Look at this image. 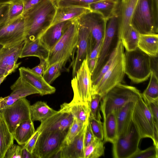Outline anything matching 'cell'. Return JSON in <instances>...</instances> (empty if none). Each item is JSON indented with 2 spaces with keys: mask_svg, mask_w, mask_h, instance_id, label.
Returning <instances> with one entry per match:
<instances>
[{
  "mask_svg": "<svg viewBox=\"0 0 158 158\" xmlns=\"http://www.w3.org/2000/svg\"><path fill=\"white\" fill-rule=\"evenodd\" d=\"M139 0H119V5L118 40L121 38L131 24V21Z\"/></svg>",
  "mask_w": 158,
  "mask_h": 158,
  "instance_id": "22",
  "label": "cell"
},
{
  "mask_svg": "<svg viewBox=\"0 0 158 158\" xmlns=\"http://www.w3.org/2000/svg\"><path fill=\"white\" fill-rule=\"evenodd\" d=\"M24 9V3L21 0H16L10 4L7 21L12 20L22 15Z\"/></svg>",
  "mask_w": 158,
  "mask_h": 158,
  "instance_id": "39",
  "label": "cell"
},
{
  "mask_svg": "<svg viewBox=\"0 0 158 158\" xmlns=\"http://www.w3.org/2000/svg\"><path fill=\"white\" fill-rule=\"evenodd\" d=\"M16 0H0V5L4 4H10Z\"/></svg>",
  "mask_w": 158,
  "mask_h": 158,
  "instance_id": "54",
  "label": "cell"
},
{
  "mask_svg": "<svg viewBox=\"0 0 158 158\" xmlns=\"http://www.w3.org/2000/svg\"><path fill=\"white\" fill-rule=\"evenodd\" d=\"M158 148L154 145L144 150L139 149L130 158H158Z\"/></svg>",
  "mask_w": 158,
  "mask_h": 158,
  "instance_id": "42",
  "label": "cell"
},
{
  "mask_svg": "<svg viewBox=\"0 0 158 158\" xmlns=\"http://www.w3.org/2000/svg\"><path fill=\"white\" fill-rule=\"evenodd\" d=\"M104 142L97 138L85 148V158H98L104 155Z\"/></svg>",
  "mask_w": 158,
  "mask_h": 158,
  "instance_id": "34",
  "label": "cell"
},
{
  "mask_svg": "<svg viewBox=\"0 0 158 158\" xmlns=\"http://www.w3.org/2000/svg\"><path fill=\"white\" fill-rule=\"evenodd\" d=\"M25 40L18 44L10 47L0 44V68L9 75L14 72L21 64L17 63L20 56Z\"/></svg>",
  "mask_w": 158,
  "mask_h": 158,
  "instance_id": "17",
  "label": "cell"
},
{
  "mask_svg": "<svg viewBox=\"0 0 158 158\" xmlns=\"http://www.w3.org/2000/svg\"><path fill=\"white\" fill-rule=\"evenodd\" d=\"M84 124L76 118H73V121L65 136L63 146L68 145L73 141L81 130Z\"/></svg>",
  "mask_w": 158,
  "mask_h": 158,
  "instance_id": "38",
  "label": "cell"
},
{
  "mask_svg": "<svg viewBox=\"0 0 158 158\" xmlns=\"http://www.w3.org/2000/svg\"><path fill=\"white\" fill-rule=\"evenodd\" d=\"M136 101H130L115 111L117 122V137L127 130L131 122Z\"/></svg>",
  "mask_w": 158,
  "mask_h": 158,
  "instance_id": "25",
  "label": "cell"
},
{
  "mask_svg": "<svg viewBox=\"0 0 158 158\" xmlns=\"http://www.w3.org/2000/svg\"><path fill=\"white\" fill-rule=\"evenodd\" d=\"M73 92L72 100L83 102H89L91 96V75L85 60L71 81Z\"/></svg>",
  "mask_w": 158,
  "mask_h": 158,
  "instance_id": "11",
  "label": "cell"
},
{
  "mask_svg": "<svg viewBox=\"0 0 158 158\" xmlns=\"http://www.w3.org/2000/svg\"><path fill=\"white\" fill-rule=\"evenodd\" d=\"M120 0L121 1L123 2V1H126V0Z\"/></svg>",
  "mask_w": 158,
  "mask_h": 158,
  "instance_id": "57",
  "label": "cell"
},
{
  "mask_svg": "<svg viewBox=\"0 0 158 158\" xmlns=\"http://www.w3.org/2000/svg\"><path fill=\"white\" fill-rule=\"evenodd\" d=\"M102 0H56L58 7L78 6L89 8L90 4Z\"/></svg>",
  "mask_w": 158,
  "mask_h": 158,
  "instance_id": "40",
  "label": "cell"
},
{
  "mask_svg": "<svg viewBox=\"0 0 158 158\" xmlns=\"http://www.w3.org/2000/svg\"><path fill=\"white\" fill-rule=\"evenodd\" d=\"M22 146L12 144L6 150L4 158H21Z\"/></svg>",
  "mask_w": 158,
  "mask_h": 158,
  "instance_id": "44",
  "label": "cell"
},
{
  "mask_svg": "<svg viewBox=\"0 0 158 158\" xmlns=\"http://www.w3.org/2000/svg\"><path fill=\"white\" fill-rule=\"evenodd\" d=\"M73 118L70 113L60 110L41 122L36 130L44 131H59L67 132Z\"/></svg>",
  "mask_w": 158,
  "mask_h": 158,
  "instance_id": "16",
  "label": "cell"
},
{
  "mask_svg": "<svg viewBox=\"0 0 158 158\" xmlns=\"http://www.w3.org/2000/svg\"><path fill=\"white\" fill-rule=\"evenodd\" d=\"M125 72L133 82L139 83L146 81L152 72L151 58L138 48L124 52Z\"/></svg>",
  "mask_w": 158,
  "mask_h": 158,
  "instance_id": "3",
  "label": "cell"
},
{
  "mask_svg": "<svg viewBox=\"0 0 158 158\" xmlns=\"http://www.w3.org/2000/svg\"><path fill=\"white\" fill-rule=\"evenodd\" d=\"M9 9V4L0 5V26L7 21Z\"/></svg>",
  "mask_w": 158,
  "mask_h": 158,
  "instance_id": "46",
  "label": "cell"
},
{
  "mask_svg": "<svg viewBox=\"0 0 158 158\" xmlns=\"http://www.w3.org/2000/svg\"><path fill=\"white\" fill-rule=\"evenodd\" d=\"M102 99L99 95L97 94L92 95L91 99L89 102L90 109L89 116L92 117L96 118L99 103Z\"/></svg>",
  "mask_w": 158,
  "mask_h": 158,
  "instance_id": "43",
  "label": "cell"
},
{
  "mask_svg": "<svg viewBox=\"0 0 158 158\" xmlns=\"http://www.w3.org/2000/svg\"><path fill=\"white\" fill-rule=\"evenodd\" d=\"M67 61L62 60L55 62L49 66L42 76L48 84L51 85L61 74L63 67Z\"/></svg>",
  "mask_w": 158,
  "mask_h": 158,
  "instance_id": "35",
  "label": "cell"
},
{
  "mask_svg": "<svg viewBox=\"0 0 158 158\" xmlns=\"http://www.w3.org/2000/svg\"><path fill=\"white\" fill-rule=\"evenodd\" d=\"M67 133L59 131L41 132L32 153L34 158H53L63 146Z\"/></svg>",
  "mask_w": 158,
  "mask_h": 158,
  "instance_id": "7",
  "label": "cell"
},
{
  "mask_svg": "<svg viewBox=\"0 0 158 158\" xmlns=\"http://www.w3.org/2000/svg\"><path fill=\"white\" fill-rule=\"evenodd\" d=\"M60 110L70 113L83 124L89 121L90 115L89 102H83L72 100L60 106Z\"/></svg>",
  "mask_w": 158,
  "mask_h": 158,
  "instance_id": "23",
  "label": "cell"
},
{
  "mask_svg": "<svg viewBox=\"0 0 158 158\" xmlns=\"http://www.w3.org/2000/svg\"><path fill=\"white\" fill-rule=\"evenodd\" d=\"M30 106L29 101L23 98L10 105L0 108V112L12 134L21 122L31 119Z\"/></svg>",
  "mask_w": 158,
  "mask_h": 158,
  "instance_id": "12",
  "label": "cell"
},
{
  "mask_svg": "<svg viewBox=\"0 0 158 158\" xmlns=\"http://www.w3.org/2000/svg\"><path fill=\"white\" fill-rule=\"evenodd\" d=\"M116 54L112 64L98 83L91 89V95L103 97L110 89L121 83L125 74L124 48L118 40L116 45Z\"/></svg>",
  "mask_w": 158,
  "mask_h": 158,
  "instance_id": "2",
  "label": "cell"
},
{
  "mask_svg": "<svg viewBox=\"0 0 158 158\" xmlns=\"http://www.w3.org/2000/svg\"><path fill=\"white\" fill-rule=\"evenodd\" d=\"M20 58L34 56L47 60L49 50L39 38L33 40H25Z\"/></svg>",
  "mask_w": 158,
  "mask_h": 158,
  "instance_id": "24",
  "label": "cell"
},
{
  "mask_svg": "<svg viewBox=\"0 0 158 158\" xmlns=\"http://www.w3.org/2000/svg\"><path fill=\"white\" fill-rule=\"evenodd\" d=\"M90 11L89 8L81 7H57L55 16L51 25L64 21L73 20Z\"/></svg>",
  "mask_w": 158,
  "mask_h": 158,
  "instance_id": "26",
  "label": "cell"
},
{
  "mask_svg": "<svg viewBox=\"0 0 158 158\" xmlns=\"http://www.w3.org/2000/svg\"><path fill=\"white\" fill-rule=\"evenodd\" d=\"M93 47L92 36L90 30L88 28L78 24L77 50L75 57L71 64L73 77L75 76L83 61L87 59Z\"/></svg>",
  "mask_w": 158,
  "mask_h": 158,
  "instance_id": "14",
  "label": "cell"
},
{
  "mask_svg": "<svg viewBox=\"0 0 158 158\" xmlns=\"http://www.w3.org/2000/svg\"><path fill=\"white\" fill-rule=\"evenodd\" d=\"M150 1L154 19L158 24V0H150Z\"/></svg>",
  "mask_w": 158,
  "mask_h": 158,
  "instance_id": "49",
  "label": "cell"
},
{
  "mask_svg": "<svg viewBox=\"0 0 158 158\" xmlns=\"http://www.w3.org/2000/svg\"><path fill=\"white\" fill-rule=\"evenodd\" d=\"M150 77L148 85L142 94L151 98L158 99V79L157 73L152 70Z\"/></svg>",
  "mask_w": 158,
  "mask_h": 158,
  "instance_id": "36",
  "label": "cell"
},
{
  "mask_svg": "<svg viewBox=\"0 0 158 158\" xmlns=\"http://www.w3.org/2000/svg\"><path fill=\"white\" fill-rule=\"evenodd\" d=\"M20 76L35 88L41 96L55 93L56 88L48 84L42 76L34 72L28 68L22 67L19 69Z\"/></svg>",
  "mask_w": 158,
  "mask_h": 158,
  "instance_id": "20",
  "label": "cell"
},
{
  "mask_svg": "<svg viewBox=\"0 0 158 158\" xmlns=\"http://www.w3.org/2000/svg\"><path fill=\"white\" fill-rule=\"evenodd\" d=\"M57 8L56 0H42L23 14L25 40L39 38L51 25Z\"/></svg>",
  "mask_w": 158,
  "mask_h": 158,
  "instance_id": "1",
  "label": "cell"
},
{
  "mask_svg": "<svg viewBox=\"0 0 158 158\" xmlns=\"http://www.w3.org/2000/svg\"><path fill=\"white\" fill-rule=\"evenodd\" d=\"M102 43V41L100 43L96 44L94 45L89 54L87 59L98 58Z\"/></svg>",
  "mask_w": 158,
  "mask_h": 158,
  "instance_id": "51",
  "label": "cell"
},
{
  "mask_svg": "<svg viewBox=\"0 0 158 158\" xmlns=\"http://www.w3.org/2000/svg\"><path fill=\"white\" fill-rule=\"evenodd\" d=\"M24 3V9L23 15L39 3L42 0H21Z\"/></svg>",
  "mask_w": 158,
  "mask_h": 158,
  "instance_id": "50",
  "label": "cell"
},
{
  "mask_svg": "<svg viewBox=\"0 0 158 158\" xmlns=\"http://www.w3.org/2000/svg\"><path fill=\"white\" fill-rule=\"evenodd\" d=\"M101 114L98 109L96 118L89 117V122L95 137L103 140L104 138L103 123L101 121Z\"/></svg>",
  "mask_w": 158,
  "mask_h": 158,
  "instance_id": "37",
  "label": "cell"
},
{
  "mask_svg": "<svg viewBox=\"0 0 158 158\" xmlns=\"http://www.w3.org/2000/svg\"><path fill=\"white\" fill-rule=\"evenodd\" d=\"M141 96L152 115L156 127L158 128V99L150 98L142 93Z\"/></svg>",
  "mask_w": 158,
  "mask_h": 158,
  "instance_id": "41",
  "label": "cell"
},
{
  "mask_svg": "<svg viewBox=\"0 0 158 158\" xmlns=\"http://www.w3.org/2000/svg\"><path fill=\"white\" fill-rule=\"evenodd\" d=\"M77 20L79 24L90 30L94 47L102 42L105 32L106 19L101 15L90 11L77 18Z\"/></svg>",
  "mask_w": 158,
  "mask_h": 158,
  "instance_id": "15",
  "label": "cell"
},
{
  "mask_svg": "<svg viewBox=\"0 0 158 158\" xmlns=\"http://www.w3.org/2000/svg\"><path fill=\"white\" fill-rule=\"evenodd\" d=\"M12 90L9 95L0 98V108L10 105L18 100L30 95L39 94L34 87L20 76L11 86Z\"/></svg>",
  "mask_w": 158,
  "mask_h": 158,
  "instance_id": "18",
  "label": "cell"
},
{
  "mask_svg": "<svg viewBox=\"0 0 158 158\" xmlns=\"http://www.w3.org/2000/svg\"><path fill=\"white\" fill-rule=\"evenodd\" d=\"M139 33L131 24L121 40L126 51H131L138 48Z\"/></svg>",
  "mask_w": 158,
  "mask_h": 158,
  "instance_id": "33",
  "label": "cell"
},
{
  "mask_svg": "<svg viewBox=\"0 0 158 158\" xmlns=\"http://www.w3.org/2000/svg\"><path fill=\"white\" fill-rule=\"evenodd\" d=\"M131 25L140 34L158 33V24L154 19L150 0H139Z\"/></svg>",
  "mask_w": 158,
  "mask_h": 158,
  "instance_id": "9",
  "label": "cell"
},
{
  "mask_svg": "<svg viewBox=\"0 0 158 158\" xmlns=\"http://www.w3.org/2000/svg\"><path fill=\"white\" fill-rule=\"evenodd\" d=\"M96 138L91 129L89 122L87 126L84 137L85 148Z\"/></svg>",
  "mask_w": 158,
  "mask_h": 158,
  "instance_id": "47",
  "label": "cell"
},
{
  "mask_svg": "<svg viewBox=\"0 0 158 158\" xmlns=\"http://www.w3.org/2000/svg\"><path fill=\"white\" fill-rule=\"evenodd\" d=\"M74 20L64 21L51 25L39 38L50 51L64 35Z\"/></svg>",
  "mask_w": 158,
  "mask_h": 158,
  "instance_id": "21",
  "label": "cell"
},
{
  "mask_svg": "<svg viewBox=\"0 0 158 158\" xmlns=\"http://www.w3.org/2000/svg\"><path fill=\"white\" fill-rule=\"evenodd\" d=\"M7 76L8 75H4L0 78V85Z\"/></svg>",
  "mask_w": 158,
  "mask_h": 158,
  "instance_id": "56",
  "label": "cell"
},
{
  "mask_svg": "<svg viewBox=\"0 0 158 158\" xmlns=\"http://www.w3.org/2000/svg\"><path fill=\"white\" fill-rule=\"evenodd\" d=\"M40 133L39 131L36 130L28 141L25 144L22 145L23 147L32 154L37 139Z\"/></svg>",
  "mask_w": 158,
  "mask_h": 158,
  "instance_id": "45",
  "label": "cell"
},
{
  "mask_svg": "<svg viewBox=\"0 0 158 158\" xmlns=\"http://www.w3.org/2000/svg\"><path fill=\"white\" fill-rule=\"evenodd\" d=\"M25 40V27L23 15L0 26V45L12 46Z\"/></svg>",
  "mask_w": 158,
  "mask_h": 158,
  "instance_id": "13",
  "label": "cell"
},
{
  "mask_svg": "<svg viewBox=\"0 0 158 158\" xmlns=\"http://www.w3.org/2000/svg\"><path fill=\"white\" fill-rule=\"evenodd\" d=\"M138 48L151 57H157L158 34H140Z\"/></svg>",
  "mask_w": 158,
  "mask_h": 158,
  "instance_id": "27",
  "label": "cell"
},
{
  "mask_svg": "<svg viewBox=\"0 0 158 158\" xmlns=\"http://www.w3.org/2000/svg\"><path fill=\"white\" fill-rule=\"evenodd\" d=\"M104 143L110 142L112 144L117 138V122L115 111H113L103 118Z\"/></svg>",
  "mask_w": 158,
  "mask_h": 158,
  "instance_id": "28",
  "label": "cell"
},
{
  "mask_svg": "<svg viewBox=\"0 0 158 158\" xmlns=\"http://www.w3.org/2000/svg\"><path fill=\"white\" fill-rule=\"evenodd\" d=\"M40 64L31 69V70L36 73L42 76L44 72L48 67L47 60L43 59H40Z\"/></svg>",
  "mask_w": 158,
  "mask_h": 158,
  "instance_id": "48",
  "label": "cell"
},
{
  "mask_svg": "<svg viewBox=\"0 0 158 158\" xmlns=\"http://www.w3.org/2000/svg\"><path fill=\"white\" fill-rule=\"evenodd\" d=\"M115 13L106 20L104 36L98 62L91 75L94 79L106 63L115 48L118 40L119 10L118 7Z\"/></svg>",
  "mask_w": 158,
  "mask_h": 158,
  "instance_id": "6",
  "label": "cell"
},
{
  "mask_svg": "<svg viewBox=\"0 0 158 158\" xmlns=\"http://www.w3.org/2000/svg\"><path fill=\"white\" fill-rule=\"evenodd\" d=\"M141 139L132 120L127 130L118 136L113 144L112 154L114 158H130L139 148Z\"/></svg>",
  "mask_w": 158,
  "mask_h": 158,
  "instance_id": "8",
  "label": "cell"
},
{
  "mask_svg": "<svg viewBox=\"0 0 158 158\" xmlns=\"http://www.w3.org/2000/svg\"><path fill=\"white\" fill-rule=\"evenodd\" d=\"M119 0H102L90 4L91 11L98 13L105 19L111 16L117 10Z\"/></svg>",
  "mask_w": 158,
  "mask_h": 158,
  "instance_id": "29",
  "label": "cell"
},
{
  "mask_svg": "<svg viewBox=\"0 0 158 158\" xmlns=\"http://www.w3.org/2000/svg\"><path fill=\"white\" fill-rule=\"evenodd\" d=\"M141 93L136 88L120 83L109 91L100 101L99 109L103 118L128 102L135 101Z\"/></svg>",
  "mask_w": 158,
  "mask_h": 158,
  "instance_id": "4",
  "label": "cell"
},
{
  "mask_svg": "<svg viewBox=\"0 0 158 158\" xmlns=\"http://www.w3.org/2000/svg\"><path fill=\"white\" fill-rule=\"evenodd\" d=\"M87 59L88 67L92 75L96 66L98 58Z\"/></svg>",
  "mask_w": 158,
  "mask_h": 158,
  "instance_id": "52",
  "label": "cell"
},
{
  "mask_svg": "<svg viewBox=\"0 0 158 158\" xmlns=\"http://www.w3.org/2000/svg\"><path fill=\"white\" fill-rule=\"evenodd\" d=\"M4 75H9L6 74L5 70L0 68V78Z\"/></svg>",
  "mask_w": 158,
  "mask_h": 158,
  "instance_id": "55",
  "label": "cell"
},
{
  "mask_svg": "<svg viewBox=\"0 0 158 158\" xmlns=\"http://www.w3.org/2000/svg\"><path fill=\"white\" fill-rule=\"evenodd\" d=\"M31 120L33 122H42L55 113L57 111L50 107L46 102L38 101L30 106Z\"/></svg>",
  "mask_w": 158,
  "mask_h": 158,
  "instance_id": "31",
  "label": "cell"
},
{
  "mask_svg": "<svg viewBox=\"0 0 158 158\" xmlns=\"http://www.w3.org/2000/svg\"><path fill=\"white\" fill-rule=\"evenodd\" d=\"M132 120L136 127L141 139L149 138L152 140L154 131H158L152 115L141 95L136 100Z\"/></svg>",
  "mask_w": 158,
  "mask_h": 158,
  "instance_id": "10",
  "label": "cell"
},
{
  "mask_svg": "<svg viewBox=\"0 0 158 158\" xmlns=\"http://www.w3.org/2000/svg\"><path fill=\"white\" fill-rule=\"evenodd\" d=\"M21 158H34V157L32 154L23 148L22 146Z\"/></svg>",
  "mask_w": 158,
  "mask_h": 158,
  "instance_id": "53",
  "label": "cell"
},
{
  "mask_svg": "<svg viewBox=\"0 0 158 158\" xmlns=\"http://www.w3.org/2000/svg\"><path fill=\"white\" fill-rule=\"evenodd\" d=\"M13 135L0 112V158H4L8 148L13 144Z\"/></svg>",
  "mask_w": 158,
  "mask_h": 158,
  "instance_id": "32",
  "label": "cell"
},
{
  "mask_svg": "<svg viewBox=\"0 0 158 158\" xmlns=\"http://www.w3.org/2000/svg\"><path fill=\"white\" fill-rule=\"evenodd\" d=\"M88 122L84 125L73 141L63 146L53 158H85L84 137Z\"/></svg>",
  "mask_w": 158,
  "mask_h": 158,
  "instance_id": "19",
  "label": "cell"
},
{
  "mask_svg": "<svg viewBox=\"0 0 158 158\" xmlns=\"http://www.w3.org/2000/svg\"><path fill=\"white\" fill-rule=\"evenodd\" d=\"M33 122L31 119L21 122L13 134L14 139L20 145L25 144L35 132Z\"/></svg>",
  "mask_w": 158,
  "mask_h": 158,
  "instance_id": "30",
  "label": "cell"
},
{
  "mask_svg": "<svg viewBox=\"0 0 158 158\" xmlns=\"http://www.w3.org/2000/svg\"><path fill=\"white\" fill-rule=\"evenodd\" d=\"M78 26L77 19H74L61 38L49 51L47 60V68L59 61H67L74 54L78 42Z\"/></svg>",
  "mask_w": 158,
  "mask_h": 158,
  "instance_id": "5",
  "label": "cell"
}]
</instances>
